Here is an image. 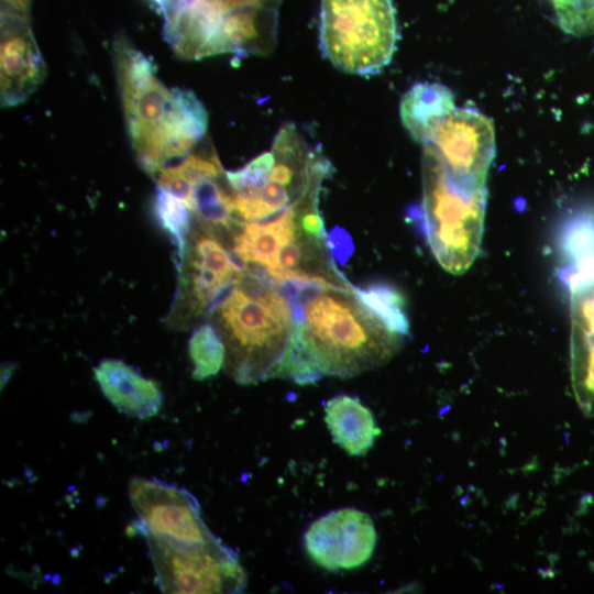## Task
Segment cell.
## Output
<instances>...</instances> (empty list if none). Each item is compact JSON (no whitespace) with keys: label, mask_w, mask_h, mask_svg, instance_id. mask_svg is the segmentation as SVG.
Returning a JSON list of instances; mask_svg holds the SVG:
<instances>
[{"label":"cell","mask_w":594,"mask_h":594,"mask_svg":"<svg viewBox=\"0 0 594 594\" xmlns=\"http://www.w3.org/2000/svg\"><path fill=\"white\" fill-rule=\"evenodd\" d=\"M111 53L131 146L139 165L154 176L204 139L207 110L190 90L166 88L152 59L123 33L114 36Z\"/></svg>","instance_id":"1"},{"label":"cell","mask_w":594,"mask_h":594,"mask_svg":"<svg viewBox=\"0 0 594 594\" xmlns=\"http://www.w3.org/2000/svg\"><path fill=\"white\" fill-rule=\"evenodd\" d=\"M280 290L293 311V332L320 377H350L381 365L400 343L402 336L372 315L351 286L289 280Z\"/></svg>","instance_id":"2"},{"label":"cell","mask_w":594,"mask_h":594,"mask_svg":"<svg viewBox=\"0 0 594 594\" xmlns=\"http://www.w3.org/2000/svg\"><path fill=\"white\" fill-rule=\"evenodd\" d=\"M227 356L224 367L243 385L274 377L293 329L290 305L263 270H242L219 304Z\"/></svg>","instance_id":"3"},{"label":"cell","mask_w":594,"mask_h":594,"mask_svg":"<svg viewBox=\"0 0 594 594\" xmlns=\"http://www.w3.org/2000/svg\"><path fill=\"white\" fill-rule=\"evenodd\" d=\"M422 146V229L439 264L460 275L480 252L487 190L459 188L433 147Z\"/></svg>","instance_id":"4"},{"label":"cell","mask_w":594,"mask_h":594,"mask_svg":"<svg viewBox=\"0 0 594 594\" xmlns=\"http://www.w3.org/2000/svg\"><path fill=\"white\" fill-rule=\"evenodd\" d=\"M397 38L392 0H321L320 48L343 73L382 72L393 58Z\"/></svg>","instance_id":"5"},{"label":"cell","mask_w":594,"mask_h":594,"mask_svg":"<svg viewBox=\"0 0 594 594\" xmlns=\"http://www.w3.org/2000/svg\"><path fill=\"white\" fill-rule=\"evenodd\" d=\"M144 538L163 593H238L246 584L237 553L220 540L204 547H180L153 536Z\"/></svg>","instance_id":"6"},{"label":"cell","mask_w":594,"mask_h":594,"mask_svg":"<svg viewBox=\"0 0 594 594\" xmlns=\"http://www.w3.org/2000/svg\"><path fill=\"white\" fill-rule=\"evenodd\" d=\"M129 498L138 515L135 532L180 547H204L219 539L205 524L198 501L186 488L158 479L134 476Z\"/></svg>","instance_id":"7"},{"label":"cell","mask_w":594,"mask_h":594,"mask_svg":"<svg viewBox=\"0 0 594 594\" xmlns=\"http://www.w3.org/2000/svg\"><path fill=\"white\" fill-rule=\"evenodd\" d=\"M425 144L433 147L459 188L475 191L486 187V175L495 154V133L490 118L474 109L455 108Z\"/></svg>","instance_id":"8"},{"label":"cell","mask_w":594,"mask_h":594,"mask_svg":"<svg viewBox=\"0 0 594 594\" xmlns=\"http://www.w3.org/2000/svg\"><path fill=\"white\" fill-rule=\"evenodd\" d=\"M282 0H186L179 11L163 23V34L173 52L184 59L223 54V24L235 15L278 16Z\"/></svg>","instance_id":"9"},{"label":"cell","mask_w":594,"mask_h":594,"mask_svg":"<svg viewBox=\"0 0 594 594\" xmlns=\"http://www.w3.org/2000/svg\"><path fill=\"white\" fill-rule=\"evenodd\" d=\"M304 539L309 558L320 568L337 572L364 565L373 556L377 537L369 514L344 507L312 521Z\"/></svg>","instance_id":"10"},{"label":"cell","mask_w":594,"mask_h":594,"mask_svg":"<svg viewBox=\"0 0 594 594\" xmlns=\"http://www.w3.org/2000/svg\"><path fill=\"white\" fill-rule=\"evenodd\" d=\"M0 30L1 103L14 107L38 88L46 76V65L29 20L1 11Z\"/></svg>","instance_id":"11"},{"label":"cell","mask_w":594,"mask_h":594,"mask_svg":"<svg viewBox=\"0 0 594 594\" xmlns=\"http://www.w3.org/2000/svg\"><path fill=\"white\" fill-rule=\"evenodd\" d=\"M319 189L320 186L305 193L271 220L240 223L241 230L233 238V254L244 263L274 270L280 249L301 235L300 215L318 205Z\"/></svg>","instance_id":"12"},{"label":"cell","mask_w":594,"mask_h":594,"mask_svg":"<svg viewBox=\"0 0 594 594\" xmlns=\"http://www.w3.org/2000/svg\"><path fill=\"white\" fill-rule=\"evenodd\" d=\"M571 289V383L585 416L594 417V278Z\"/></svg>","instance_id":"13"},{"label":"cell","mask_w":594,"mask_h":594,"mask_svg":"<svg viewBox=\"0 0 594 594\" xmlns=\"http://www.w3.org/2000/svg\"><path fill=\"white\" fill-rule=\"evenodd\" d=\"M105 397L122 414L148 419L161 410L163 394L158 385L136 369L117 359H105L94 369Z\"/></svg>","instance_id":"14"},{"label":"cell","mask_w":594,"mask_h":594,"mask_svg":"<svg viewBox=\"0 0 594 594\" xmlns=\"http://www.w3.org/2000/svg\"><path fill=\"white\" fill-rule=\"evenodd\" d=\"M190 292L197 312L213 309L234 286L242 272L230 253L212 235H199L190 253Z\"/></svg>","instance_id":"15"},{"label":"cell","mask_w":594,"mask_h":594,"mask_svg":"<svg viewBox=\"0 0 594 594\" xmlns=\"http://www.w3.org/2000/svg\"><path fill=\"white\" fill-rule=\"evenodd\" d=\"M324 422L333 441L351 457L365 455L380 435L371 410L358 397L349 395L327 400Z\"/></svg>","instance_id":"16"},{"label":"cell","mask_w":594,"mask_h":594,"mask_svg":"<svg viewBox=\"0 0 594 594\" xmlns=\"http://www.w3.org/2000/svg\"><path fill=\"white\" fill-rule=\"evenodd\" d=\"M454 109V98L447 86L419 82L403 95L399 114L409 135L416 142L425 144L439 123Z\"/></svg>","instance_id":"17"},{"label":"cell","mask_w":594,"mask_h":594,"mask_svg":"<svg viewBox=\"0 0 594 594\" xmlns=\"http://www.w3.org/2000/svg\"><path fill=\"white\" fill-rule=\"evenodd\" d=\"M562 250L568 265L562 278L569 287L594 278V215L581 213L562 232Z\"/></svg>","instance_id":"18"},{"label":"cell","mask_w":594,"mask_h":594,"mask_svg":"<svg viewBox=\"0 0 594 594\" xmlns=\"http://www.w3.org/2000/svg\"><path fill=\"white\" fill-rule=\"evenodd\" d=\"M356 299L391 331L405 336L409 322L404 311V299L392 286L384 283H371L364 287L351 286Z\"/></svg>","instance_id":"19"},{"label":"cell","mask_w":594,"mask_h":594,"mask_svg":"<svg viewBox=\"0 0 594 594\" xmlns=\"http://www.w3.org/2000/svg\"><path fill=\"white\" fill-rule=\"evenodd\" d=\"M188 350L194 366L191 376L197 381L217 375L224 365L226 344L210 323L201 324L193 332Z\"/></svg>","instance_id":"20"},{"label":"cell","mask_w":594,"mask_h":594,"mask_svg":"<svg viewBox=\"0 0 594 594\" xmlns=\"http://www.w3.org/2000/svg\"><path fill=\"white\" fill-rule=\"evenodd\" d=\"M154 213L162 228L173 237L178 249L179 258L183 261L186 239L190 229V209L182 199L157 187L154 199Z\"/></svg>","instance_id":"21"},{"label":"cell","mask_w":594,"mask_h":594,"mask_svg":"<svg viewBox=\"0 0 594 594\" xmlns=\"http://www.w3.org/2000/svg\"><path fill=\"white\" fill-rule=\"evenodd\" d=\"M328 244L333 257L341 264L346 262L354 249L350 235L341 228L330 232Z\"/></svg>","instance_id":"22"},{"label":"cell","mask_w":594,"mask_h":594,"mask_svg":"<svg viewBox=\"0 0 594 594\" xmlns=\"http://www.w3.org/2000/svg\"><path fill=\"white\" fill-rule=\"evenodd\" d=\"M148 2L162 15L163 21L166 22L179 11L186 0H148Z\"/></svg>","instance_id":"23"},{"label":"cell","mask_w":594,"mask_h":594,"mask_svg":"<svg viewBox=\"0 0 594 594\" xmlns=\"http://www.w3.org/2000/svg\"><path fill=\"white\" fill-rule=\"evenodd\" d=\"M31 0H1V11L15 13L30 21Z\"/></svg>","instance_id":"24"}]
</instances>
